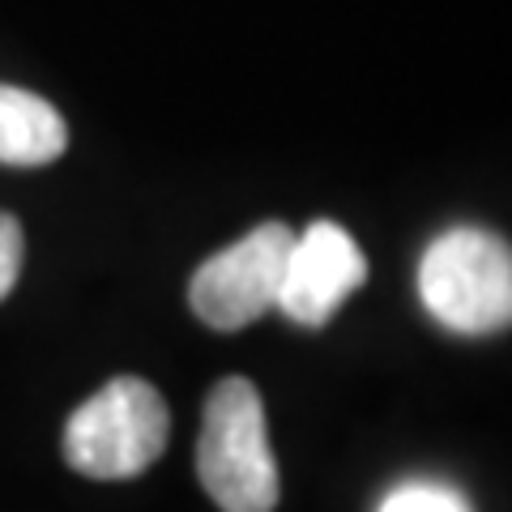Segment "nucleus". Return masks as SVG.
<instances>
[{"instance_id":"1","label":"nucleus","mask_w":512,"mask_h":512,"mask_svg":"<svg viewBox=\"0 0 512 512\" xmlns=\"http://www.w3.org/2000/svg\"><path fill=\"white\" fill-rule=\"evenodd\" d=\"M197 474L222 512L278 508L282 478L265 431V402L252 380L227 376L210 389L197 440Z\"/></svg>"},{"instance_id":"3","label":"nucleus","mask_w":512,"mask_h":512,"mask_svg":"<svg viewBox=\"0 0 512 512\" xmlns=\"http://www.w3.org/2000/svg\"><path fill=\"white\" fill-rule=\"evenodd\" d=\"M427 312L453 333H495L512 320V256L500 235L444 231L419 261Z\"/></svg>"},{"instance_id":"2","label":"nucleus","mask_w":512,"mask_h":512,"mask_svg":"<svg viewBox=\"0 0 512 512\" xmlns=\"http://www.w3.org/2000/svg\"><path fill=\"white\" fill-rule=\"evenodd\" d=\"M171 414L163 393L141 376H116L64 423V461L103 483L146 474L167 448Z\"/></svg>"},{"instance_id":"8","label":"nucleus","mask_w":512,"mask_h":512,"mask_svg":"<svg viewBox=\"0 0 512 512\" xmlns=\"http://www.w3.org/2000/svg\"><path fill=\"white\" fill-rule=\"evenodd\" d=\"M18 274H22V227L13 214L0 210V299L13 291Z\"/></svg>"},{"instance_id":"6","label":"nucleus","mask_w":512,"mask_h":512,"mask_svg":"<svg viewBox=\"0 0 512 512\" xmlns=\"http://www.w3.org/2000/svg\"><path fill=\"white\" fill-rule=\"evenodd\" d=\"M69 146V124L60 111L18 86H0V163L47 167Z\"/></svg>"},{"instance_id":"5","label":"nucleus","mask_w":512,"mask_h":512,"mask_svg":"<svg viewBox=\"0 0 512 512\" xmlns=\"http://www.w3.org/2000/svg\"><path fill=\"white\" fill-rule=\"evenodd\" d=\"M367 282V256L355 235L338 222L320 218L303 235L291 239L278 286V312H286L303 329L329 325L338 308Z\"/></svg>"},{"instance_id":"4","label":"nucleus","mask_w":512,"mask_h":512,"mask_svg":"<svg viewBox=\"0 0 512 512\" xmlns=\"http://www.w3.org/2000/svg\"><path fill=\"white\" fill-rule=\"evenodd\" d=\"M291 227L261 222L231 248L214 252L188 282V303L210 329H244L261 320L269 308H278V286L291 252Z\"/></svg>"},{"instance_id":"7","label":"nucleus","mask_w":512,"mask_h":512,"mask_svg":"<svg viewBox=\"0 0 512 512\" xmlns=\"http://www.w3.org/2000/svg\"><path fill=\"white\" fill-rule=\"evenodd\" d=\"M380 512H470L461 504L457 491L436 487V483H410L402 491H393L389 500L380 504Z\"/></svg>"}]
</instances>
